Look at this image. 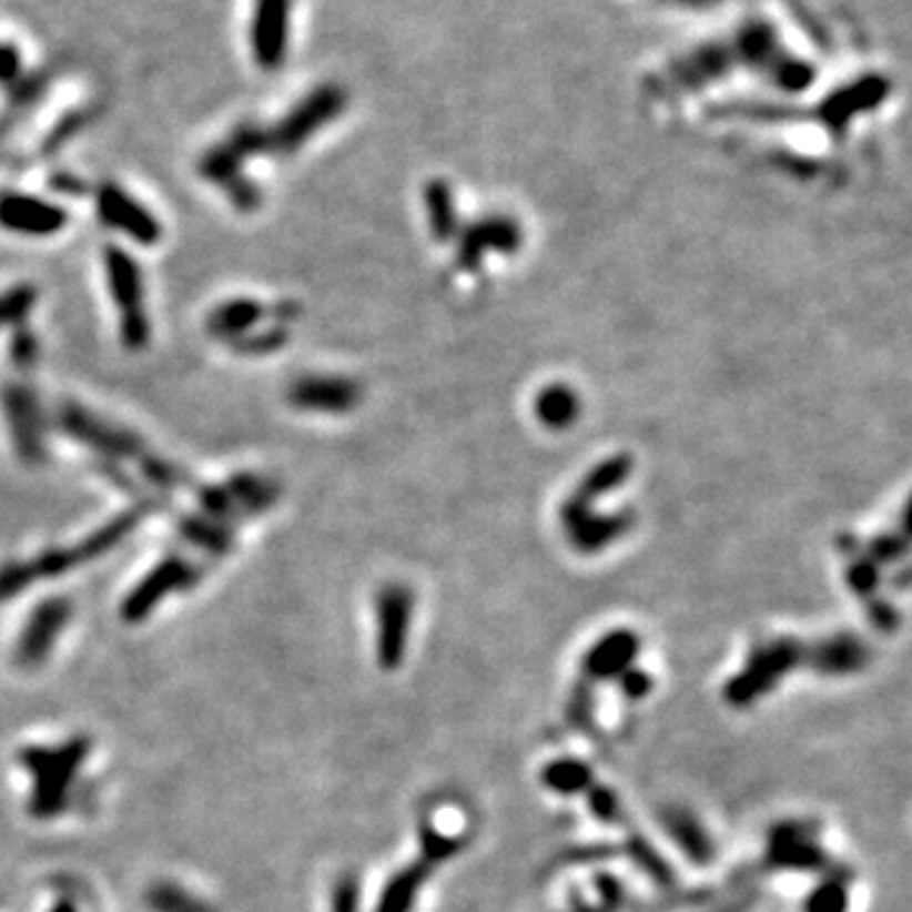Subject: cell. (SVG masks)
Returning a JSON list of instances; mask_svg holds the SVG:
<instances>
[{"label":"cell","mask_w":912,"mask_h":912,"mask_svg":"<svg viewBox=\"0 0 912 912\" xmlns=\"http://www.w3.org/2000/svg\"><path fill=\"white\" fill-rule=\"evenodd\" d=\"M732 74H753L789 94L807 92L817 82V67L786 47L776 23L746 18L738 29L667 61L647 87L657 100H679Z\"/></svg>","instance_id":"1"},{"label":"cell","mask_w":912,"mask_h":912,"mask_svg":"<svg viewBox=\"0 0 912 912\" xmlns=\"http://www.w3.org/2000/svg\"><path fill=\"white\" fill-rule=\"evenodd\" d=\"M89 750H92L89 738H71L61 746H31L18 753V760L33 781L29 801L33 819L51 821L67 811L71 786L89 758Z\"/></svg>","instance_id":"2"},{"label":"cell","mask_w":912,"mask_h":912,"mask_svg":"<svg viewBox=\"0 0 912 912\" xmlns=\"http://www.w3.org/2000/svg\"><path fill=\"white\" fill-rule=\"evenodd\" d=\"M890 94V82L888 77L880 74H867L862 79H857L854 84H847L842 89H837L834 94H829L824 102L813 110H801V107H781V104H732L722 110V114H743V118H768V120H799V118H813L819 120L829 132H834L837 138H844V132L849 130V124L857 118V114L872 112L874 107H880Z\"/></svg>","instance_id":"3"},{"label":"cell","mask_w":912,"mask_h":912,"mask_svg":"<svg viewBox=\"0 0 912 912\" xmlns=\"http://www.w3.org/2000/svg\"><path fill=\"white\" fill-rule=\"evenodd\" d=\"M799 667L809 669V641L793 637L760 641L750 649L740 672L730 677L722 687V700L738 710L750 708V705L763 700L766 695L776 692V687Z\"/></svg>","instance_id":"4"},{"label":"cell","mask_w":912,"mask_h":912,"mask_svg":"<svg viewBox=\"0 0 912 912\" xmlns=\"http://www.w3.org/2000/svg\"><path fill=\"white\" fill-rule=\"evenodd\" d=\"M104 270L110 294L120 315V337L128 351H145L150 343V317L145 310V282L135 256L122 246L104 249Z\"/></svg>","instance_id":"5"},{"label":"cell","mask_w":912,"mask_h":912,"mask_svg":"<svg viewBox=\"0 0 912 912\" xmlns=\"http://www.w3.org/2000/svg\"><path fill=\"white\" fill-rule=\"evenodd\" d=\"M53 424L59 432H64L69 439L89 446L107 462H122V459H140L145 449V442L138 434L128 432V428H118L110 422H104L92 411H87L79 404H59L57 414H53Z\"/></svg>","instance_id":"6"},{"label":"cell","mask_w":912,"mask_h":912,"mask_svg":"<svg viewBox=\"0 0 912 912\" xmlns=\"http://www.w3.org/2000/svg\"><path fill=\"white\" fill-rule=\"evenodd\" d=\"M414 608V591L404 584H386L375 596V657L386 672L404 665Z\"/></svg>","instance_id":"7"},{"label":"cell","mask_w":912,"mask_h":912,"mask_svg":"<svg viewBox=\"0 0 912 912\" xmlns=\"http://www.w3.org/2000/svg\"><path fill=\"white\" fill-rule=\"evenodd\" d=\"M766 860L773 870L834 874V860L819 844V831L811 821L789 819L776 824L768 834Z\"/></svg>","instance_id":"8"},{"label":"cell","mask_w":912,"mask_h":912,"mask_svg":"<svg viewBox=\"0 0 912 912\" xmlns=\"http://www.w3.org/2000/svg\"><path fill=\"white\" fill-rule=\"evenodd\" d=\"M203 570L199 563L188 560L183 556H168L158 563L150 574L124 596L122 601V619L128 624H140L155 611V606L168 598L170 594H183L199 584Z\"/></svg>","instance_id":"9"},{"label":"cell","mask_w":912,"mask_h":912,"mask_svg":"<svg viewBox=\"0 0 912 912\" xmlns=\"http://www.w3.org/2000/svg\"><path fill=\"white\" fill-rule=\"evenodd\" d=\"M347 107V97L340 87L325 84L302 100L276 128L270 130L272 152H297L317 130L333 122Z\"/></svg>","instance_id":"10"},{"label":"cell","mask_w":912,"mask_h":912,"mask_svg":"<svg viewBox=\"0 0 912 912\" xmlns=\"http://www.w3.org/2000/svg\"><path fill=\"white\" fill-rule=\"evenodd\" d=\"M0 404L11 432L13 449L18 459L26 464H41L47 459V422H43V408L36 393L26 383H6L0 391Z\"/></svg>","instance_id":"11"},{"label":"cell","mask_w":912,"mask_h":912,"mask_svg":"<svg viewBox=\"0 0 912 912\" xmlns=\"http://www.w3.org/2000/svg\"><path fill=\"white\" fill-rule=\"evenodd\" d=\"M71 611H74V606H71L69 598H47V601L36 606L23 631L18 634L13 651L16 665L26 669L43 665L51 655L53 644L61 637V631L67 629Z\"/></svg>","instance_id":"12"},{"label":"cell","mask_w":912,"mask_h":912,"mask_svg":"<svg viewBox=\"0 0 912 912\" xmlns=\"http://www.w3.org/2000/svg\"><path fill=\"white\" fill-rule=\"evenodd\" d=\"M97 216L142 246H155L163 236V226L155 213L114 183H102L97 188Z\"/></svg>","instance_id":"13"},{"label":"cell","mask_w":912,"mask_h":912,"mask_svg":"<svg viewBox=\"0 0 912 912\" xmlns=\"http://www.w3.org/2000/svg\"><path fill=\"white\" fill-rule=\"evenodd\" d=\"M363 398V388L345 375H302L287 388V401L310 414H347Z\"/></svg>","instance_id":"14"},{"label":"cell","mask_w":912,"mask_h":912,"mask_svg":"<svg viewBox=\"0 0 912 912\" xmlns=\"http://www.w3.org/2000/svg\"><path fill=\"white\" fill-rule=\"evenodd\" d=\"M69 213L57 203L29 193L0 191V229L23 236H53L67 226Z\"/></svg>","instance_id":"15"},{"label":"cell","mask_w":912,"mask_h":912,"mask_svg":"<svg viewBox=\"0 0 912 912\" xmlns=\"http://www.w3.org/2000/svg\"><path fill=\"white\" fill-rule=\"evenodd\" d=\"M244 163L246 160L229 142H221L201 158L199 173L205 181L219 185L221 191H226L236 211L254 213L262 205V191L244 175Z\"/></svg>","instance_id":"16"},{"label":"cell","mask_w":912,"mask_h":912,"mask_svg":"<svg viewBox=\"0 0 912 912\" xmlns=\"http://www.w3.org/2000/svg\"><path fill=\"white\" fill-rule=\"evenodd\" d=\"M292 0H256L252 21V51L259 69L274 71L287 59Z\"/></svg>","instance_id":"17"},{"label":"cell","mask_w":912,"mask_h":912,"mask_svg":"<svg viewBox=\"0 0 912 912\" xmlns=\"http://www.w3.org/2000/svg\"><path fill=\"white\" fill-rule=\"evenodd\" d=\"M641 651V639L637 631L631 629H614L604 634L601 639L591 644L580 659V677L591 687L601 682H611L626 669L637 665V657Z\"/></svg>","instance_id":"18"},{"label":"cell","mask_w":912,"mask_h":912,"mask_svg":"<svg viewBox=\"0 0 912 912\" xmlns=\"http://www.w3.org/2000/svg\"><path fill=\"white\" fill-rule=\"evenodd\" d=\"M520 241L523 231L517 226L515 219L489 216L474 221L469 229L462 231L459 266L464 272H474L482 264L485 254H513L520 249Z\"/></svg>","instance_id":"19"},{"label":"cell","mask_w":912,"mask_h":912,"mask_svg":"<svg viewBox=\"0 0 912 912\" xmlns=\"http://www.w3.org/2000/svg\"><path fill=\"white\" fill-rule=\"evenodd\" d=\"M870 647L854 634H834L809 641V672L824 677H849L870 665Z\"/></svg>","instance_id":"20"},{"label":"cell","mask_w":912,"mask_h":912,"mask_svg":"<svg viewBox=\"0 0 912 912\" xmlns=\"http://www.w3.org/2000/svg\"><path fill=\"white\" fill-rule=\"evenodd\" d=\"M659 824L665 834L672 839L675 847L687 860L697 867H708L715 862V842L710 831L705 829L700 819L685 807H665L659 811Z\"/></svg>","instance_id":"21"},{"label":"cell","mask_w":912,"mask_h":912,"mask_svg":"<svg viewBox=\"0 0 912 912\" xmlns=\"http://www.w3.org/2000/svg\"><path fill=\"white\" fill-rule=\"evenodd\" d=\"M266 307L262 302L252 297H236L229 302H221L216 310L205 320V333L213 340H223V343H234L241 335L252 333V330L264 320Z\"/></svg>","instance_id":"22"},{"label":"cell","mask_w":912,"mask_h":912,"mask_svg":"<svg viewBox=\"0 0 912 912\" xmlns=\"http://www.w3.org/2000/svg\"><path fill=\"white\" fill-rule=\"evenodd\" d=\"M436 867L418 857L416 862H411L404 870H398L383 888L378 905L373 912H414L418 895H422L424 884L432 878Z\"/></svg>","instance_id":"23"},{"label":"cell","mask_w":912,"mask_h":912,"mask_svg":"<svg viewBox=\"0 0 912 912\" xmlns=\"http://www.w3.org/2000/svg\"><path fill=\"white\" fill-rule=\"evenodd\" d=\"M223 489L236 509V517L262 515L280 499L282 489L274 479L262 477L254 472H239L229 482H223Z\"/></svg>","instance_id":"24"},{"label":"cell","mask_w":912,"mask_h":912,"mask_svg":"<svg viewBox=\"0 0 912 912\" xmlns=\"http://www.w3.org/2000/svg\"><path fill=\"white\" fill-rule=\"evenodd\" d=\"M178 533L213 558H223L234 550V530L205 515H183L178 520Z\"/></svg>","instance_id":"25"},{"label":"cell","mask_w":912,"mask_h":912,"mask_svg":"<svg viewBox=\"0 0 912 912\" xmlns=\"http://www.w3.org/2000/svg\"><path fill=\"white\" fill-rule=\"evenodd\" d=\"M540 783L556 796H586L596 783L594 768L578 758H556L543 766Z\"/></svg>","instance_id":"26"},{"label":"cell","mask_w":912,"mask_h":912,"mask_svg":"<svg viewBox=\"0 0 912 912\" xmlns=\"http://www.w3.org/2000/svg\"><path fill=\"white\" fill-rule=\"evenodd\" d=\"M140 520H142L140 509H128V513L112 517L110 523L97 527V530L89 533L82 543L74 545L77 553H79V560L89 563V560H97V558L107 556V553L118 548V545L124 538H130L132 530H135V527L140 525Z\"/></svg>","instance_id":"27"},{"label":"cell","mask_w":912,"mask_h":912,"mask_svg":"<svg viewBox=\"0 0 912 912\" xmlns=\"http://www.w3.org/2000/svg\"><path fill=\"white\" fill-rule=\"evenodd\" d=\"M619 847H621V852L634 862V867H639V870L647 874L657 888H665V890L675 888L677 874L672 870V864L659 854V849L651 844L641 831H629V837H626L624 844Z\"/></svg>","instance_id":"28"},{"label":"cell","mask_w":912,"mask_h":912,"mask_svg":"<svg viewBox=\"0 0 912 912\" xmlns=\"http://www.w3.org/2000/svg\"><path fill=\"white\" fill-rule=\"evenodd\" d=\"M535 414H538L540 424L548 428H568L580 416V398L576 396L574 388L556 383V386H548L540 391V396L535 398Z\"/></svg>","instance_id":"29"},{"label":"cell","mask_w":912,"mask_h":912,"mask_svg":"<svg viewBox=\"0 0 912 912\" xmlns=\"http://www.w3.org/2000/svg\"><path fill=\"white\" fill-rule=\"evenodd\" d=\"M631 474V459L629 456H614L588 474V477L580 482V487L576 489V495L570 497V503L594 507L598 497L608 495V492L616 489L621 482Z\"/></svg>","instance_id":"30"},{"label":"cell","mask_w":912,"mask_h":912,"mask_svg":"<svg viewBox=\"0 0 912 912\" xmlns=\"http://www.w3.org/2000/svg\"><path fill=\"white\" fill-rule=\"evenodd\" d=\"M426 211H428V226L436 239H452L459 231V219H456V205L452 188L444 181H434L426 185L424 191Z\"/></svg>","instance_id":"31"},{"label":"cell","mask_w":912,"mask_h":912,"mask_svg":"<svg viewBox=\"0 0 912 912\" xmlns=\"http://www.w3.org/2000/svg\"><path fill=\"white\" fill-rule=\"evenodd\" d=\"M847 878L849 874H827L819 884H813L803 900V912H849L852 895H849Z\"/></svg>","instance_id":"32"},{"label":"cell","mask_w":912,"mask_h":912,"mask_svg":"<svg viewBox=\"0 0 912 912\" xmlns=\"http://www.w3.org/2000/svg\"><path fill=\"white\" fill-rule=\"evenodd\" d=\"M148 905L152 912H216L209 902L191 895L175 882H158L148 892Z\"/></svg>","instance_id":"33"},{"label":"cell","mask_w":912,"mask_h":912,"mask_svg":"<svg viewBox=\"0 0 912 912\" xmlns=\"http://www.w3.org/2000/svg\"><path fill=\"white\" fill-rule=\"evenodd\" d=\"M138 469L142 474V479L160 492H173V489H181L188 485V474L181 467H175L173 462H168L158 454L142 452V456L138 459Z\"/></svg>","instance_id":"34"},{"label":"cell","mask_w":912,"mask_h":912,"mask_svg":"<svg viewBox=\"0 0 912 912\" xmlns=\"http://www.w3.org/2000/svg\"><path fill=\"white\" fill-rule=\"evenodd\" d=\"M36 300H39V292L33 284H16V287L0 292V327L23 325Z\"/></svg>","instance_id":"35"},{"label":"cell","mask_w":912,"mask_h":912,"mask_svg":"<svg viewBox=\"0 0 912 912\" xmlns=\"http://www.w3.org/2000/svg\"><path fill=\"white\" fill-rule=\"evenodd\" d=\"M418 844H422V857L432 862L434 867H439L444 862H449L452 857L459 854L462 849V837L444 834L442 829H436L432 821H424L418 827Z\"/></svg>","instance_id":"36"},{"label":"cell","mask_w":912,"mask_h":912,"mask_svg":"<svg viewBox=\"0 0 912 912\" xmlns=\"http://www.w3.org/2000/svg\"><path fill=\"white\" fill-rule=\"evenodd\" d=\"M287 343H290V330L282 325H272V327L259 330V333L241 335L239 340L231 343V347H234V353L239 355L259 357V355H272L276 351H282Z\"/></svg>","instance_id":"37"},{"label":"cell","mask_w":912,"mask_h":912,"mask_svg":"<svg viewBox=\"0 0 912 912\" xmlns=\"http://www.w3.org/2000/svg\"><path fill=\"white\" fill-rule=\"evenodd\" d=\"M566 720L570 722V726L584 732L596 730V687L584 682V679H578V682L574 685V690H570L568 695Z\"/></svg>","instance_id":"38"},{"label":"cell","mask_w":912,"mask_h":912,"mask_svg":"<svg viewBox=\"0 0 912 912\" xmlns=\"http://www.w3.org/2000/svg\"><path fill=\"white\" fill-rule=\"evenodd\" d=\"M79 553L77 548H49L29 560L31 576L33 580H47V578H59L67 576L69 570H74L79 566Z\"/></svg>","instance_id":"39"},{"label":"cell","mask_w":912,"mask_h":912,"mask_svg":"<svg viewBox=\"0 0 912 912\" xmlns=\"http://www.w3.org/2000/svg\"><path fill=\"white\" fill-rule=\"evenodd\" d=\"M586 801H588V809H591V813L598 821H601V824L616 827L626 821V811L621 807L619 793H616L614 789H608V786L596 781L591 789L586 791Z\"/></svg>","instance_id":"40"},{"label":"cell","mask_w":912,"mask_h":912,"mask_svg":"<svg viewBox=\"0 0 912 912\" xmlns=\"http://www.w3.org/2000/svg\"><path fill=\"white\" fill-rule=\"evenodd\" d=\"M847 584L852 591L862 598V601H874L878 598V586H880V566L867 556H857L847 566Z\"/></svg>","instance_id":"41"},{"label":"cell","mask_w":912,"mask_h":912,"mask_svg":"<svg viewBox=\"0 0 912 912\" xmlns=\"http://www.w3.org/2000/svg\"><path fill=\"white\" fill-rule=\"evenodd\" d=\"M33 584L29 560H8L0 566V604L21 596Z\"/></svg>","instance_id":"42"},{"label":"cell","mask_w":912,"mask_h":912,"mask_svg":"<svg viewBox=\"0 0 912 912\" xmlns=\"http://www.w3.org/2000/svg\"><path fill=\"white\" fill-rule=\"evenodd\" d=\"M614 682L619 685V692H621L624 700L641 702L651 695V687H655V677H651L647 669L634 665V667L626 669V672H621L619 677H616Z\"/></svg>","instance_id":"43"},{"label":"cell","mask_w":912,"mask_h":912,"mask_svg":"<svg viewBox=\"0 0 912 912\" xmlns=\"http://www.w3.org/2000/svg\"><path fill=\"white\" fill-rule=\"evenodd\" d=\"M11 361L16 363L18 371H29L33 368V363L39 361V340H36L29 327H16V333L11 337Z\"/></svg>","instance_id":"44"},{"label":"cell","mask_w":912,"mask_h":912,"mask_svg":"<svg viewBox=\"0 0 912 912\" xmlns=\"http://www.w3.org/2000/svg\"><path fill=\"white\" fill-rule=\"evenodd\" d=\"M596 890H598V898H601V908L606 912H616L621 910L626 902H629V892H626L624 882L619 878H614V874L608 872H598L596 874Z\"/></svg>","instance_id":"45"},{"label":"cell","mask_w":912,"mask_h":912,"mask_svg":"<svg viewBox=\"0 0 912 912\" xmlns=\"http://www.w3.org/2000/svg\"><path fill=\"white\" fill-rule=\"evenodd\" d=\"M357 910H361V880H357V874H345L333 890V912Z\"/></svg>","instance_id":"46"},{"label":"cell","mask_w":912,"mask_h":912,"mask_svg":"<svg viewBox=\"0 0 912 912\" xmlns=\"http://www.w3.org/2000/svg\"><path fill=\"white\" fill-rule=\"evenodd\" d=\"M82 124H84V114H71L67 122H61L59 128L51 132L49 140H47V148H43V150L53 152L57 148H61V145H64V140H69L71 135H74V132L82 128Z\"/></svg>","instance_id":"47"},{"label":"cell","mask_w":912,"mask_h":912,"mask_svg":"<svg viewBox=\"0 0 912 912\" xmlns=\"http://www.w3.org/2000/svg\"><path fill=\"white\" fill-rule=\"evenodd\" d=\"M18 71H21V59H18L16 49L0 47V82L3 84L16 82Z\"/></svg>","instance_id":"48"},{"label":"cell","mask_w":912,"mask_h":912,"mask_svg":"<svg viewBox=\"0 0 912 912\" xmlns=\"http://www.w3.org/2000/svg\"><path fill=\"white\" fill-rule=\"evenodd\" d=\"M51 188H53V191H57V193H67V195H82V193H87L84 181H79V178L67 175V173L53 175V178H51Z\"/></svg>","instance_id":"49"},{"label":"cell","mask_w":912,"mask_h":912,"mask_svg":"<svg viewBox=\"0 0 912 912\" xmlns=\"http://www.w3.org/2000/svg\"><path fill=\"white\" fill-rule=\"evenodd\" d=\"M266 315H272L276 325L287 327L292 320L300 317V304L297 302H276L272 310H266Z\"/></svg>","instance_id":"50"},{"label":"cell","mask_w":912,"mask_h":912,"mask_svg":"<svg viewBox=\"0 0 912 912\" xmlns=\"http://www.w3.org/2000/svg\"><path fill=\"white\" fill-rule=\"evenodd\" d=\"M665 3L685 8V11H710V8L720 6L722 0H665Z\"/></svg>","instance_id":"51"},{"label":"cell","mask_w":912,"mask_h":912,"mask_svg":"<svg viewBox=\"0 0 912 912\" xmlns=\"http://www.w3.org/2000/svg\"><path fill=\"white\" fill-rule=\"evenodd\" d=\"M574 912H606V910H604V908H601V905H598V908H588V905H578V908H576V910H574Z\"/></svg>","instance_id":"52"},{"label":"cell","mask_w":912,"mask_h":912,"mask_svg":"<svg viewBox=\"0 0 912 912\" xmlns=\"http://www.w3.org/2000/svg\"><path fill=\"white\" fill-rule=\"evenodd\" d=\"M51 912H74V908L67 905V902H61V905H57Z\"/></svg>","instance_id":"53"}]
</instances>
